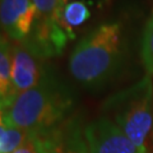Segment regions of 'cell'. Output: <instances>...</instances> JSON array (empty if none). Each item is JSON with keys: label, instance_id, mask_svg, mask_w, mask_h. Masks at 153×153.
<instances>
[{"label": "cell", "instance_id": "9c48e42d", "mask_svg": "<svg viewBox=\"0 0 153 153\" xmlns=\"http://www.w3.org/2000/svg\"><path fill=\"white\" fill-rule=\"evenodd\" d=\"M89 16H91V13H89L87 4L80 1V0H74V1L65 4L63 13H61V23H63L65 30L73 37L74 35L71 32V30L85 23L88 21Z\"/></svg>", "mask_w": 153, "mask_h": 153}, {"label": "cell", "instance_id": "277c9868", "mask_svg": "<svg viewBox=\"0 0 153 153\" xmlns=\"http://www.w3.org/2000/svg\"><path fill=\"white\" fill-rule=\"evenodd\" d=\"M89 153H147L107 116L98 117L84 128Z\"/></svg>", "mask_w": 153, "mask_h": 153}, {"label": "cell", "instance_id": "8992f818", "mask_svg": "<svg viewBox=\"0 0 153 153\" xmlns=\"http://www.w3.org/2000/svg\"><path fill=\"white\" fill-rule=\"evenodd\" d=\"M46 65L44 57L26 44L13 46L12 51V82L16 96L21 94L40 82Z\"/></svg>", "mask_w": 153, "mask_h": 153}, {"label": "cell", "instance_id": "8fae6325", "mask_svg": "<svg viewBox=\"0 0 153 153\" xmlns=\"http://www.w3.org/2000/svg\"><path fill=\"white\" fill-rule=\"evenodd\" d=\"M13 153H50L44 134H27L26 140Z\"/></svg>", "mask_w": 153, "mask_h": 153}, {"label": "cell", "instance_id": "7c38bea8", "mask_svg": "<svg viewBox=\"0 0 153 153\" xmlns=\"http://www.w3.org/2000/svg\"><path fill=\"white\" fill-rule=\"evenodd\" d=\"M0 30H1V28H0ZM0 33H1V32H0Z\"/></svg>", "mask_w": 153, "mask_h": 153}, {"label": "cell", "instance_id": "52a82bcc", "mask_svg": "<svg viewBox=\"0 0 153 153\" xmlns=\"http://www.w3.org/2000/svg\"><path fill=\"white\" fill-rule=\"evenodd\" d=\"M42 134L49 143L50 153H89L84 130L75 116H70L52 130Z\"/></svg>", "mask_w": 153, "mask_h": 153}, {"label": "cell", "instance_id": "3957f363", "mask_svg": "<svg viewBox=\"0 0 153 153\" xmlns=\"http://www.w3.org/2000/svg\"><path fill=\"white\" fill-rule=\"evenodd\" d=\"M153 84L151 75L116 92L105 101L102 111L112 117V121L135 143L146 148L144 143L153 123L152 115Z\"/></svg>", "mask_w": 153, "mask_h": 153}, {"label": "cell", "instance_id": "ba28073f", "mask_svg": "<svg viewBox=\"0 0 153 153\" xmlns=\"http://www.w3.org/2000/svg\"><path fill=\"white\" fill-rule=\"evenodd\" d=\"M13 45L0 33V111L5 110L17 98L12 82Z\"/></svg>", "mask_w": 153, "mask_h": 153}, {"label": "cell", "instance_id": "7a4b0ae2", "mask_svg": "<svg viewBox=\"0 0 153 153\" xmlns=\"http://www.w3.org/2000/svg\"><path fill=\"white\" fill-rule=\"evenodd\" d=\"M124 54V33L119 22H107L85 35L69 57L71 76L85 88H98L115 75Z\"/></svg>", "mask_w": 153, "mask_h": 153}, {"label": "cell", "instance_id": "30bf717a", "mask_svg": "<svg viewBox=\"0 0 153 153\" xmlns=\"http://www.w3.org/2000/svg\"><path fill=\"white\" fill-rule=\"evenodd\" d=\"M142 60L148 75H153V13L148 19L142 38Z\"/></svg>", "mask_w": 153, "mask_h": 153}, {"label": "cell", "instance_id": "5b68a950", "mask_svg": "<svg viewBox=\"0 0 153 153\" xmlns=\"http://www.w3.org/2000/svg\"><path fill=\"white\" fill-rule=\"evenodd\" d=\"M36 22L33 0H0V28L18 44L31 35Z\"/></svg>", "mask_w": 153, "mask_h": 153}, {"label": "cell", "instance_id": "6da1fadb", "mask_svg": "<svg viewBox=\"0 0 153 153\" xmlns=\"http://www.w3.org/2000/svg\"><path fill=\"white\" fill-rule=\"evenodd\" d=\"M74 103V94L68 84L54 69L46 66L40 82L18 94L4 115L10 126L27 134H42L69 119Z\"/></svg>", "mask_w": 153, "mask_h": 153}]
</instances>
